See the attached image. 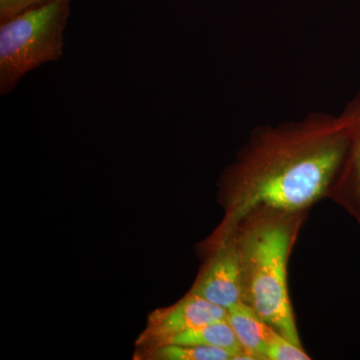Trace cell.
<instances>
[{
  "instance_id": "obj_3",
  "label": "cell",
  "mask_w": 360,
  "mask_h": 360,
  "mask_svg": "<svg viewBox=\"0 0 360 360\" xmlns=\"http://www.w3.org/2000/svg\"><path fill=\"white\" fill-rule=\"evenodd\" d=\"M71 0H52L0 25V94L15 89L21 78L63 58V33Z\"/></svg>"
},
{
  "instance_id": "obj_6",
  "label": "cell",
  "mask_w": 360,
  "mask_h": 360,
  "mask_svg": "<svg viewBox=\"0 0 360 360\" xmlns=\"http://www.w3.org/2000/svg\"><path fill=\"white\" fill-rule=\"evenodd\" d=\"M226 319V309L189 292L174 307L158 310L151 315L146 335L148 340L158 341L160 347L189 329Z\"/></svg>"
},
{
  "instance_id": "obj_10",
  "label": "cell",
  "mask_w": 360,
  "mask_h": 360,
  "mask_svg": "<svg viewBox=\"0 0 360 360\" xmlns=\"http://www.w3.org/2000/svg\"><path fill=\"white\" fill-rule=\"evenodd\" d=\"M310 356L302 345H296L276 329L272 330L267 343L265 360H309Z\"/></svg>"
},
{
  "instance_id": "obj_8",
  "label": "cell",
  "mask_w": 360,
  "mask_h": 360,
  "mask_svg": "<svg viewBox=\"0 0 360 360\" xmlns=\"http://www.w3.org/2000/svg\"><path fill=\"white\" fill-rule=\"evenodd\" d=\"M165 345H206L224 348L232 352L234 357L243 352L227 319L189 329L170 338Z\"/></svg>"
},
{
  "instance_id": "obj_7",
  "label": "cell",
  "mask_w": 360,
  "mask_h": 360,
  "mask_svg": "<svg viewBox=\"0 0 360 360\" xmlns=\"http://www.w3.org/2000/svg\"><path fill=\"white\" fill-rule=\"evenodd\" d=\"M227 321L243 347L255 360H265L267 343L274 328L241 302L227 310Z\"/></svg>"
},
{
  "instance_id": "obj_5",
  "label": "cell",
  "mask_w": 360,
  "mask_h": 360,
  "mask_svg": "<svg viewBox=\"0 0 360 360\" xmlns=\"http://www.w3.org/2000/svg\"><path fill=\"white\" fill-rule=\"evenodd\" d=\"M340 118L349 134V144L328 198L352 215L360 226V94Z\"/></svg>"
},
{
  "instance_id": "obj_11",
  "label": "cell",
  "mask_w": 360,
  "mask_h": 360,
  "mask_svg": "<svg viewBox=\"0 0 360 360\" xmlns=\"http://www.w3.org/2000/svg\"><path fill=\"white\" fill-rule=\"evenodd\" d=\"M51 1L52 0H0V22Z\"/></svg>"
},
{
  "instance_id": "obj_4",
  "label": "cell",
  "mask_w": 360,
  "mask_h": 360,
  "mask_svg": "<svg viewBox=\"0 0 360 360\" xmlns=\"http://www.w3.org/2000/svg\"><path fill=\"white\" fill-rule=\"evenodd\" d=\"M191 292L229 310L243 300V264L236 231L215 243Z\"/></svg>"
},
{
  "instance_id": "obj_2",
  "label": "cell",
  "mask_w": 360,
  "mask_h": 360,
  "mask_svg": "<svg viewBox=\"0 0 360 360\" xmlns=\"http://www.w3.org/2000/svg\"><path fill=\"white\" fill-rule=\"evenodd\" d=\"M307 213L257 210L236 227L243 264V300L277 333L298 345L288 283L291 251Z\"/></svg>"
},
{
  "instance_id": "obj_9",
  "label": "cell",
  "mask_w": 360,
  "mask_h": 360,
  "mask_svg": "<svg viewBox=\"0 0 360 360\" xmlns=\"http://www.w3.org/2000/svg\"><path fill=\"white\" fill-rule=\"evenodd\" d=\"M155 356L165 360H233L234 354L224 348L206 345H165Z\"/></svg>"
},
{
  "instance_id": "obj_1",
  "label": "cell",
  "mask_w": 360,
  "mask_h": 360,
  "mask_svg": "<svg viewBox=\"0 0 360 360\" xmlns=\"http://www.w3.org/2000/svg\"><path fill=\"white\" fill-rule=\"evenodd\" d=\"M348 144L340 116L326 113L253 130L222 177L226 215L215 243L257 210L307 213L328 198Z\"/></svg>"
}]
</instances>
